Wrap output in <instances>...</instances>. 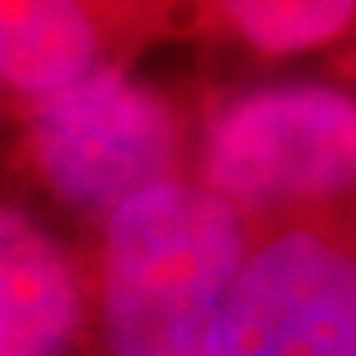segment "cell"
<instances>
[{"label":"cell","instance_id":"7a4b0ae2","mask_svg":"<svg viewBox=\"0 0 356 356\" xmlns=\"http://www.w3.org/2000/svg\"><path fill=\"white\" fill-rule=\"evenodd\" d=\"M198 181L241 215L356 188V96L330 83H267L208 115Z\"/></svg>","mask_w":356,"mask_h":356},{"label":"cell","instance_id":"3957f363","mask_svg":"<svg viewBox=\"0 0 356 356\" xmlns=\"http://www.w3.org/2000/svg\"><path fill=\"white\" fill-rule=\"evenodd\" d=\"M26 142L53 198L106 221L129 198L181 178L185 126L172 99L145 79L99 66L37 99Z\"/></svg>","mask_w":356,"mask_h":356},{"label":"cell","instance_id":"6da1fadb","mask_svg":"<svg viewBox=\"0 0 356 356\" xmlns=\"http://www.w3.org/2000/svg\"><path fill=\"white\" fill-rule=\"evenodd\" d=\"M244 215L202 181L175 178L102 221L99 323L109 356H204L248 261Z\"/></svg>","mask_w":356,"mask_h":356},{"label":"cell","instance_id":"277c9868","mask_svg":"<svg viewBox=\"0 0 356 356\" xmlns=\"http://www.w3.org/2000/svg\"><path fill=\"white\" fill-rule=\"evenodd\" d=\"M204 356H356V254L310 228L257 244Z\"/></svg>","mask_w":356,"mask_h":356},{"label":"cell","instance_id":"8992f818","mask_svg":"<svg viewBox=\"0 0 356 356\" xmlns=\"http://www.w3.org/2000/svg\"><path fill=\"white\" fill-rule=\"evenodd\" d=\"M102 43L86 0H0V83L26 96L43 99L96 73Z\"/></svg>","mask_w":356,"mask_h":356},{"label":"cell","instance_id":"52a82bcc","mask_svg":"<svg viewBox=\"0 0 356 356\" xmlns=\"http://www.w3.org/2000/svg\"><path fill=\"white\" fill-rule=\"evenodd\" d=\"M231 37L264 56L327 50L356 26V0H204Z\"/></svg>","mask_w":356,"mask_h":356},{"label":"cell","instance_id":"5b68a950","mask_svg":"<svg viewBox=\"0 0 356 356\" xmlns=\"http://www.w3.org/2000/svg\"><path fill=\"white\" fill-rule=\"evenodd\" d=\"M83 291L63 244L0 204V356H70Z\"/></svg>","mask_w":356,"mask_h":356}]
</instances>
